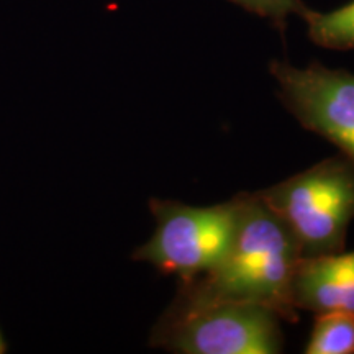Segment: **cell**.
<instances>
[{
  "instance_id": "obj_7",
  "label": "cell",
  "mask_w": 354,
  "mask_h": 354,
  "mask_svg": "<svg viewBox=\"0 0 354 354\" xmlns=\"http://www.w3.org/2000/svg\"><path fill=\"white\" fill-rule=\"evenodd\" d=\"M302 19L308 38L326 50H354V0L331 12L307 8Z\"/></svg>"
},
{
  "instance_id": "obj_5",
  "label": "cell",
  "mask_w": 354,
  "mask_h": 354,
  "mask_svg": "<svg viewBox=\"0 0 354 354\" xmlns=\"http://www.w3.org/2000/svg\"><path fill=\"white\" fill-rule=\"evenodd\" d=\"M279 99L300 125L333 143L354 162V74L320 63L297 68L272 61Z\"/></svg>"
},
{
  "instance_id": "obj_1",
  "label": "cell",
  "mask_w": 354,
  "mask_h": 354,
  "mask_svg": "<svg viewBox=\"0 0 354 354\" xmlns=\"http://www.w3.org/2000/svg\"><path fill=\"white\" fill-rule=\"evenodd\" d=\"M234 201L236 221L227 253L209 274L183 282L179 295L258 304L282 320L297 322L292 300V279L302 258L297 243L258 192L240 194Z\"/></svg>"
},
{
  "instance_id": "obj_4",
  "label": "cell",
  "mask_w": 354,
  "mask_h": 354,
  "mask_svg": "<svg viewBox=\"0 0 354 354\" xmlns=\"http://www.w3.org/2000/svg\"><path fill=\"white\" fill-rule=\"evenodd\" d=\"M149 210L156 230L145 245L133 251L131 259L189 282L209 274L227 253L236 221L234 198L214 207L151 198Z\"/></svg>"
},
{
  "instance_id": "obj_6",
  "label": "cell",
  "mask_w": 354,
  "mask_h": 354,
  "mask_svg": "<svg viewBox=\"0 0 354 354\" xmlns=\"http://www.w3.org/2000/svg\"><path fill=\"white\" fill-rule=\"evenodd\" d=\"M297 310L354 315V251L300 258L292 279Z\"/></svg>"
},
{
  "instance_id": "obj_2",
  "label": "cell",
  "mask_w": 354,
  "mask_h": 354,
  "mask_svg": "<svg viewBox=\"0 0 354 354\" xmlns=\"http://www.w3.org/2000/svg\"><path fill=\"white\" fill-rule=\"evenodd\" d=\"M258 196L284 221L302 258L344 251L354 220V162L346 156L323 159Z\"/></svg>"
},
{
  "instance_id": "obj_10",
  "label": "cell",
  "mask_w": 354,
  "mask_h": 354,
  "mask_svg": "<svg viewBox=\"0 0 354 354\" xmlns=\"http://www.w3.org/2000/svg\"><path fill=\"white\" fill-rule=\"evenodd\" d=\"M8 351V344H7V339L3 338V333L2 330H0V354L7 353Z\"/></svg>"
},
{
  "instance_id": "obj_8",
  "label": "cell",
  "mask_w": 354,
  "mask_h": 354,
  "mask_svg": "<svg viewBox=\"0 0 354 354\" xmlns=\"http://www.w3.org/2000/svg\"><path fill=\"white\" fill-rule=\"evenodd\" d=\"M307 354H354V315L320 313L313 323Z\"/></svg>"
},
{
  "instance_id": "obj_9",
  "label": "cell",
  "mask_w": 354,
  "mask_h": 354,
  "mask_svg": "<svg viewBox=\"0 0 354 354\" xmlns=\"http://www.w3.org/2000/svg\"><path fill=\"white\" fill-rule=\"evenodd\" d=\"M230 2L236 3L238 7L254 13L261 19L271 20L281 32L286 30L287 19L290 15L304 17L308 8L302 0H230Z\"/></svg>"
},
{
  "instance_id": "obj_3",
  "label": "cell",
  "mask_w": 354,
  "mask_h": 354,
  "mask_svg": "<svg viewBox=\"0 0 354 354\" xmlns=\"http://www.w3.org/2000/svg\"><path fill=\"white\" fill-rule=\"evenodd\" d=\"M282 318L271 308L234 300H197L177 294L159 318L149 344L180 354H277Z\"/></svg>"
}]
</instances>
